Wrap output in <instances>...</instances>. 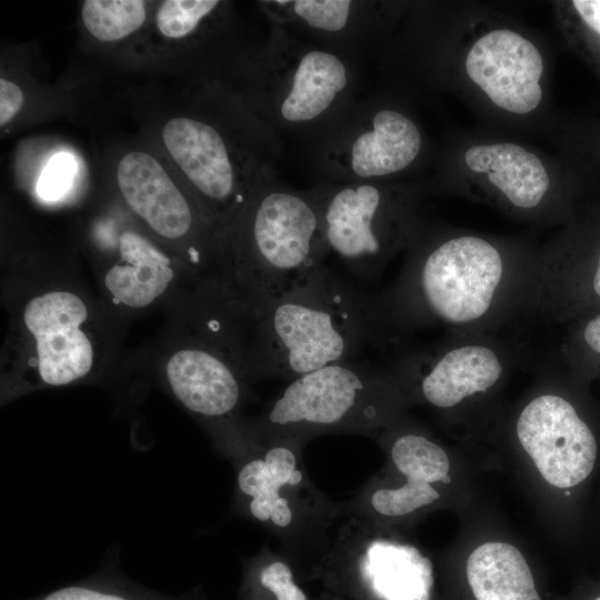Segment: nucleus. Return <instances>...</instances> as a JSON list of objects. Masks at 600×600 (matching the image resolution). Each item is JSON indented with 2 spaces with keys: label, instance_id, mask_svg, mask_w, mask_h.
<instances>
[{
  "label": "nucleus",
  "instance_id": "obj_1",
  "mask_svg": "<svg viewBox=\"0 0 600 600\" xmlns=\"http://www.w3.org/2000/svg\"><path fill=\"white\" fill-rule=\"evenodd\" d=\"M394 282L378 292L398 348L413 331L442 328L453 339L504 340L536 313L540 261L518 263L478 236L413 239Z\"/></svg>",
  "mask_w": 600,
  "mask_h": 600
},
{
  "label": "nucleus",
  "instance_id": "obj_2",
  "mask_svg": "<svg viewBox=\"0 0 600 600\" xmlns=\"http://www.w3.org/2000/svg\"><path fill=\"white\" fill-rule=\"evenodd\" d=\"M242 327L252 382L291 381L366 348L396 347L378 293L326 263Z\"/></svg>",
  "mask_w": 600,
  "mask_h": 600
},
{
  "label": "nucleus",
  "instance_id": "obj_3",
  "mask_svg": "<svg viewBox=\"0 0 600 600\" xmlns=\"http://www.w3.org/2000/svg\"><path fill=\"white\" fill-rule=\"evenodd\" d=\"M329 253L311 188L296 189L277 177L217 238V296L244 324L308 279Z\"/></svg>",
  "mask_w": 600,
  "mask_h": 600
},
{
  "label": "nucleus",
  "instance_id": "obj_4",
  "mask_svg": "<svg viewBox=\"0 0 600 600\" xmlns=\"http://www.w3.org/2000/svg\"><path fill=\"white\" fill-rule=\"evenodd\" d=\"M214 446L234 466L233 509L278 536L298 571L319 560L329 544V528L338 516L316 489L302 460L303 440L266 437L252 431L244 417L210 433Z\"/></svg>",
  "mask_w": 600,
  "mask_h": 600
},
{
  "label": "nucleus",
  "instance_id": "obj_5",
  "mask_svg": "<svg viewBox=\"0 0 600 600\" xmlns=\"http://www.w3.org/2000/svg\"><path fill=\"white\" fill-rule=\"evenodd\" d=\"M240 100L280 139L303 143L358 97L361 67L280 27L236 59Z\"/></svg>",
  "mask_w": 600,
  "mask_h": 600
},
{
  "label": "nucleus",
  "instance_id": "obj_6",
  "mask_svg": "<svg viewBox=\"0 0 600 600\" xmlns=\"http://www.w3.org/2000/svg\"><path fill=\"white\" fill-rule=\"evenodd\" d=\"M162 141L217 238L254 192L278 177L281 139L258 120L237 133L201 117H176Z\"/></svg>",
  "mask_w": 600,
  "mask_h": 600
},
{
  "label": "nucleus",
  "instance_id": "obj_7",
  "mask_svg": "<svg viewBox=\"0 0 600 600\" xmlns=\"http://www.w3.org/2000/svg\"><path fill=\"white\" fill-rule=\"evenodd\" d=\"M13 326L2 399L86 381L102 360L97 311L71 286L50 283L27 293Z\"/></svg>",
  "mask_w": 600,
  "mask_h": 600
},
{
  "label": "nucleus",
  "instance_id": "obj_8",
  "mask_svg": "<svg viewBox=\"0 0 600 600\" xmlns=\"http://www.w3.org/2000/svg\"><path fill=\"white\" fill-rule=\"evenodd\" d=\"M402 397L388 366L352 359L292 379L244 421L258 434L306 442L333 432L379 436L398 418Z\"/></svg>",
  "mask_w": 600,
  "mask_h": 600
},
{
  "label": "nucleus",
  "instance_id": "obj_9",
  "mask_svg": "<svg viewBox=\"0 0 600 600\" xmlns=\"http://www.w3.org/2000/svg\"><path fill=\"white\" fill-rule=\"evenodd\" d=\"M189 329L162 364L172 397L208 432L242 417L252 383L244 329L211 294L190 300Z\"/></svg>",
  "mask_w": 600,
  "mask_h": 600
},
{
  "label": "nucleus",
  "instance_id": "obj_10",
  "mask_svg": "<svg viewBox=\"0 0 600 600\" xmlns=\"http://www.w3.org/2000/svg\"><path fill=\"white\" fill-rule=\"evenodd\" d=\"M326 243L358 283L379 277L413 233L414 200L382 181L311 188Z\"/></svg>",
  "mask_w": 600,
  "mask_h": 600
},
{
  "label": "nucleus",
  "instance_id": "obj_11",
  "mask_svg": "<svg viewBox=\"0 0 600 600\" xmlns=\"http://www.w3.org/2000/svg\"><path fill=\"white\" fill-rule=\"evenodd\" d=\"M303 144L320 182L347 183L382 181L404 171L419 158L423 138L400 109L359 96Z\"/></svg>",
  "mask_w": 600,
  "mask_h": 600
},
{
  "label": "nucleus",
  "instance_id": "obj_12",
  "mask_svg": "<svg viewBox=\"0 0 600 600\" xmlns=\"http://www.w3.org/2000/svg\"><path fill=\"white\" fill-rule=\"evenodd\" d=\"M302 581H318L331 600H431V561L416 547L372 534L350 517Z\"/></svg>",
  "mask_w": 600,
  "mask_h": 600
},
{
  "label": "nucleus",
  "instance_id": "obj_13",
  "mask_svg": "<svg viewBox=\"0 0 600 600\" xmlns=\"http://www.w3.org/2000/svg\"><path fill=\"white\" fill-rule=\"evenodd\" d=\"M116 177L130 211L158 238L174 243L176 257L201 284L213 286L216 237L194 199L177 186L153 156L143 151L124 154Z\"/></svg>",
  "mask_w": 600,
  "mask_h": 600
},
{
  "label": "nucleus",
  "instance_id": "obj_14",
  "mask_svg": "<svg viewBox=\"0 0 600 600\" xmlns=\"http://www.w3.org/2000/svg\"><path fill=\"white\" fill-rule=\"evenodd\" d=\"M509 341L453 339L437 346L402 350L388 368L402 393L412 391L438 409L493 388L513 362Z\"/></svg>",
  "mask_w": 600,
  "mask_h": 600
},
{
  "label": "nucleus",
  "instance_id": "obj_15",
  "mask_svg": "<svg viewBox=\"0 0 600 600\" xmlns=\"http://www.w3.org/2000/svg\"><path fill=\"white\" fill-rule=\"evenodd\" d=\"M389 458L403 477L397 487L370 483L349 502L338 506V514L368 521L413 514L441 498L438 483L448 484L450 459L446 450L426 433L400 429L397 419L381 433Z\"/></svg>",
  "mask_w": 600,
  "mask_h": 600
},
{
  "label": "nucleus",
  "instance_id": "obj_16",
  "mask_svg": "<svg viewBox=\"0 0 600 600\" xmlns=\"http://www.w3.org/2000/svg\"><path fill=\"white\" fill-rule=\"evenodd\" d=\"M516 434L543 479L557 488L574 487L593 470L594 434L560 394L549 392L531 399L518 416Z\"/></svg>",
  "mask_w": 600,
  "mask_h": 600
},
{
  "label": "nucleus",
  "instance_id": "obj_17",
  "mask_svg": "<svg viewBox=\"0 0 600 600\" xmlns=\"http://www.w3.org/2000/svg\"><path fill=\"white\" fill-rule=\"evenodd\" d=\"M258 6L280 27L362 67L382 37L383 4L366 0H269Z\"/></svg>",
  "mask_w": 600,
  "mask_h": 600
},
{
  "label": "nucleus",
  "instance_id": "obj_18",
  "mask_svg": "<svg viewBox=\"0 0 600 600\" xmlns=\"http://www.w3.org/2000/svg\"><path fill=\"white\" fill-rule=\"evenodd\" d=\"M103 296L122 311H139L163 299L182 277L200 286L189 269L150 238L131 228L120 231L113 250L96 271Z\"/></svg>",
  "mask_w": 600,
  "mask_h": 600
},
{
  "label": "nucleus",
  "instance_id": "obj_19",
  "mask_svg": "<svg viewBox=\"0 0 600 600\" xmlns=\"http://www.w3.org/2000/svg\"><path fill=\"white\" fill-rule=\"evenodd\" d=\"M466 70L501 109L524 114L541 101V54L531 41L514 31L500 29L482 36L468 52Z\"/></svg>",
  "mask_w": 600,
  "mask_h": 600
},
{
  "label": "nucleus",
  "instance_id": "obj_20",
  "mask_svg": "<svg viewBox=\"0 0 600 600\" xmlns=\"http://www.w3.org/2000/svg\"><path fill=\"white\" fill-rule=\"evenodd\" d=\"M597 312H600V250L586 261H540L534 317L562 323Z\"/></svg>",
  "mask_w": 600,
  "mask_h": 600
},
{
  "label": "nucleus",
  "instance_id": "obj_21",
  "mask_svg": "<svg viewBox=\"0 0 600 600\" xmlns=\"http://www.w3.org/2000/svg\"><path fill=\"white\" fill-rule=\"evenodd\" d=\"M463 586L466 600H542L526 558L506 542H486L470 553Z\"/></svg>",
  "mask_w": 600,
  "mask_h": 600
},
{
  "label": "nucleus",
  "instance_id": "obj_22",
  "mask_svg": "<svg viewBox=\"0 0 600 600\" xmlns=\"http://www.w3.org/2000/svg\"><path fill=\"white\" fill-rule=\"evenodd\" d=\"M467 166L487 173L488 180L518 209H534L543 200L550 179L540 159L514 143L473 146L464 153Z\"/></svg>",
  "mask_w": 600,
  "mask_h": 600
},
{
  "label": "nucleus",
  "instance_id": "obj_23",
  "mask_svg": "<svg viewBox=\"0 0 600 600\" xmlns=\"http://www.w3.org/2000/svg\"><path fill=\"white\" fill-rule=\"evenodd\" d=\"M291 560L268 548L243 561L240 600H331L321 594L312 598L300 583Z\"/></svg>",
  "mask_w": 600,
  "mask_h": 600
},
{
  "label": "nucleus",
  "instance_id": "obj_24",
  "mask_svg": "<svg viewBox=\"0 0 600 600\" xmlns=\"http://www.w3.org/2000/svg\"><path fill=\"white\" fill-rule=\"evenodd\" d=\"M28 600H208V597L201 587L180 596L161 593L107 567L84 580Z\"/></svg>",
  "mask_w": 600,
  "mask_h": 600
},
{
  "label": "nucleus",
  "instance_id": "obj_25",
  "mask_svg": "<svg viewBox=\"0 0 600 600\" xmlns=\"http://www.w3.org/2000/svg\"><path fill=\"white\" fill-rule=\"evenodd\" d=\"M146 4L141 0H86L81 17L84 27L96 39L118 41L144 23Z\"/></svg>",
  "mask_w": 600,
  "mask_h": 600
},
{
  "label": "nucleus",
  "instance_id": "obj_26",
  "mask_svg": "<svg viewBox=\"0 0 600 600\" xmlns=\"http://www.w3.org/2000/svg\"><path fill=\"white\" fill-rule=\"evenodd\" d=\"M219 0H166L156 16L158 31L169 39L200 33L228 16Z\"/></svg>",
  "mask_w": 600,
  "mask_h": 600
},
{
  "label": "nucleus",
  "instance_id": "obj_27",
  "mask_svg": "<svg viewBox=\"0 0 600 600\" xmlns=\"http://www.w3.org/2000/svg\"><path fill=\"white\" fill-rule=\"evenodd\" d=\"M574 322V329L563 344L567 362L600 363V312Z\"/></svg>",
  "mask_w": 600,
  "mask_h": 600
},
{
  "label": "nucleus",
  "instance_id": "obj_28",
  "mask_svg": "<svg viewBox=\"0 0 600 600\" xmlns=\"http://www.w3.org/2000/svg\"><path fill=\"white\" fill-rule=\"evenodd\" d=\"M74 172L73 159L69 154H57L44 168L38 183V193L44 200L62 197L71 183Z\"/></svg>",
  "mask_w": 600,
  "mask_h": 600
},
{
  "label": "nucleus",
  "instance_id": "obj_29",
  "mask_svg": "<svg viewBox=\"0 0 600 600\" xmlns=\"http://www.w3.org/2000/svg\"><path fill=\"white\" fill-rule=\"evenodd\" d=\"M23 104V92L14 82L0 79V124H8L20 111Z\"/></svg>",
  "mask_w": 600,
  "mask_h": 600
},
{
  "label": "nucleus",
  "instance_id": "obj_30",
  "mask_svg": "<svg viewBox=\"0 0 600 600\" xmlns=\"http://www.w3.org/2000/svg\"><path fill=\"white\" fill-rule=\"evenodd\" d=\"M572 3L582 20L600 34V1L578 0Z\"/></svg>",
  "mask_w": 600,
  "mask_h": 600
},
{
  "label": "nucleus",
  "instance_id": "obj_31",
  "mask_svg": "<svg viewBox=\"0 0 600 600\" xmlns=\"http://www.w3.org/2000/svg\"><path fill=\"white\" fill-rule=\"evenodd\" d=\"M590 600H600V593H596Z\"/></svg>",
  "mask_w": 600,
  "mask_h": 600
}]
</instances>
